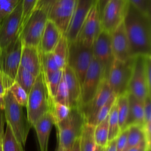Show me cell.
Here are the masks:
<instances>
[{"instance_id": "36", "label": "cell", "mask_w": 151, "mask_h": 151, "mask_svg": "<svg viewBox=\"0 0 151 151\" xmlns=\"http://www.w3.org/2000/svg\"><path fill=\"white\" fill-rule=\"evenodd\" d=\"M18 103L22 107H26L28 101V93L17 82H14L8 89Z\"/></svg>"}, {"instance_id": "2", "label": "cell", "mask_w": 151, "mask_h": 151, "mask_svg": "<svg viewBox=\"0 0 151 151\" xmlns=\"http://www.w3.org/2000/svg\"><path fill=\"white\" fill-rule=\"evenodd\" d=\"M4 113L5 121L9 124L17 140L24 146L31 127L27 117L9 90L4 95Z\"/></svg>"}, {"instance_id": "38", "label": "cell", "mask_w": 151, "mask_h": 151, "mask_svg": "<svg viewBox=\"0 0 151 151\" xmlns=\"http://www.w3.org/2000/svg\"><path fill=\"white\" fill-rule=\"evenodd\" d=\"M38 1L39 0H22V14L19 32H21L22 28H23L31 13L36 8Z\"/></svg>"}, {"instance_id": "15", "label": "cell", "mask_w": 151, "mask_h": 151, "mask_svg": "<svg viewBox=\"0 0 151 151\" xmlns=\"http://www.w3.org/2000/svg\"><path fill=\"white\" fill-rule=\"evenodd\" d=\"M101 30L100 17L96 1L84 21L76 40L87 46L92 47Z\"/></svg>"}, {"instance_id": "37", "label": "cell", "mask_w": 151, "mask_h": 151, "mask_svg": "<svg viewBox=\"0 0 151 151\" xmlns=\"http://www.w3.org/2000/svg\"><path fill=\"white\" fill-rule=\"evenodd\" d=\"M52 100L54 101L61 103L62 104L69 107L68 91L65 82L63 78V77H62L61 80L58 85L55 97H54Z\"/></svg>"}, {"instance_id": "20", "label": "cell", "mask_w": 151, "mask_h": 151, "mask_svg": "<svg viewBox=\"0 0 151 151\" xmlns=\"http://www.w3.org/2000/svg\"><path fill=\"white\" fill-rule=\"evenodd\" d=\"M63 35L57 25L52 21L48 19L42 35L38 49L43 53L52 52Z\"/></svg>"}, {"instance_id": "3", "label": "cell", "mask_w": 151, "mask_h": 151, "mask_svg": "<svg viewBox=\"0 0 151 151\" xmlns=\"http://www.w3.org/2000/svg\"><path fill=\"white\" fill-rule=\"evenodd\" d=\"M86 123L84 116L78 107H71L68 115L63 120L54 124L57 130L58 144L69 151L76 139L80 137Z\"/></svg>"}, {"instance_id": "7", "label": "cell", "mask_w": 151, "mask_h": 151, "mask_svg": "<svg viewBox=\"0 0 151 151\" xmlns=\"http://www.w3.org/2000/svg\"><path fill=\"white\" fill-rule=\"evenodd\" d=\"M93 58L92 47L77 40L68 42L67 65L74 71L80 85Z\"/></svg>"}, {"instance_id": "14", "label": "cell", "mask_w": 151, "mask_h": 151, "mask_svg": "<svg viewBox=\"0 0 151 151\" xmlns=\"http://www.w3.org/2000/svg\"><path fill=\"white\" fill-rule=\"evenodd\" d=\"M22 0L0 24V51L18 36L22 20Z\"/></svg>"}, {"instance_id": "30", "label": "cell", "mask_w": 151, "mask_h": 151, "mask_svg": "<svg viewBox=\"0 0 151 151\" xmlns=\"http://www.w3.org/2000/svg\"><path fill=\"white\" fill-rule=\"evenodd\" d=\"M63 70H58L50 75L45 76L42 74L49 97L52 100L55 97L57 88L63 77Z\"/></svg>"}, {"instance_id": "5", "label": "cell", "mask_w": 151, "mask_h": 151, "mask_svg": "<svg viewBox=\"0 0 151 151\" xmlns=\"http://www.w3.org/2000/svg\"><path fill=\"white\" fill-rule=\"evenodd\" d=\"M22 43L19 36L0 51V74L7 90L15 82L20 66Z\"/></svg>"}, {"instance_id": "6", "label": "cell", "mask_w": 151, "mask_h": 151, "mask_svg": "<svg viewBox=\"0 0 151 151\" xmlns=\"http://www.w3.org/2000/svg\"><path fill=\"white\" fill-rule=\"evenodd\" d=\"M76 0H39L36 8L43 9L64 35L68 28Z\"/></svg>"}, {"instance_id": "17", "label": "cell", "mask_w": 151, "mask_h": 151, "mask_svg": "<svg viewBox=\"0 0 151 151\" xmlns=\"http://www.w3.org/2000/svg\"><path fill=\"white\" fill-rule=\"evenodd\" d=\"M112 92L106 79H103L93 99L87 105L80 108L86 119V123H91L100 109L107 102Z\"/></svg>"}, {"instance_id": "16", "label": "cell", "mask_w": 151, "mask_h": 151, "mask_svg": "<svg viewBox=\"0 0 151 151\" xmlns=\"http://www.w3.org/2000/svg\"><path fill=\"white\" fill-rule=\"evenodd\" d=\"M97 0H76L68 28L64 34L68 42L77 39L80 28Z\"/></svg>"}, {"instance_id": "12", "label": "cell", "mask_w": 151, "mask_h": 151, "mask_svg": "<svg viewBox=\"0 0 151 151\" xmlns=\"http://www.w3.org/2000/svg\"><path fill=\"white\" fill-rule=\"evenodd\" d=\"M103 80L100 65L93 58L81 85V95L78 107L81 108L91 101Z\"/></svg>"}, {"instance_id": "47", "label": "cell", "mask_w": 151, "mask_h": 151, "mask_svg": "<svg viewBox=\"0 0 151 151\" xmlns=\"http://www.w3.org/2000/svg\"><path fill=\"white\" fill-rule=\"evenodd\" d=\"M116 139L109 141L106 147V151H116Z\"/></svg>"}, {"instance_id": "53", "label": "cell", "mask_w": 151, "mask_h": 151, "mask_svg": "<svg viewBox=\"0 0 151 151\" xmlns=\"http://www.w3.org/2000/svg\"><path fill=\"white\" fill-rule=\"evenodd\" d=\"M0 151H2V142L0 141Z\"/></svg>"}, {"instance_id": "49", "label": "cell", "mask_w": 151, "mask_h": 151, "mask_svg": "<svg viewBox=\"0 0 151 151\" xmlns=\"http://www.w3.org/2000/svg\"><path fill=\"white\" fill-rule=\"evenodd\" d=\"M6 91V90L5 88L4 84H3V81H2V79L0 74V93L2 95H5V93Z\"/></svg>"}, {"instance_id": "42", "label": "cell", "mask_w": 151, "mask_h": 151, "mask_svg": "<svg viewBox=\"0 0 151 151\" xmlns=\"http://www.w3.org/2000/svg\"><path fill=\"white\" fill-rule=\"evenodd\" d=\"M128 135L127 128L122 131L116 138V151H123L127 143V138Z\"/></svg>"}, {"instance_id": "40", "label": "cell", "mask_w": 151, "mask_h": 151, "mask_svg": "<svg viewBox=\"0 0 151 151\" xmlns=\"http://www.w3.org/2000/svg\"><path fill=\"white\" fill-rule=\"evenodd\" d=\"M129 2L140 11L151 15V0H129Z\"/></svg>"}, {"instance_id": "4", "label": "cell", "mask_w": 151, "mask_h": 151, "mask_svg": "<svg viewBox=\"0 0 151 151\" xmlns=\"http://www.w3.org/2000/svg\"><path fill=\"white\" fill-rule=\"evenodd\" d=\"M49 97L42 72L37 77L34 84L28 94L26 106L27 119L33 127L35 123L50 110Z\"/></svg>"}, {"instance_id": "8", "label": "cell", "mask_w": 151, "mask_h": 151, "mask_svg": "<svg viewBox=\"0 0 151 151\" xmlns=\"http://www.w3.org/2000/svg\"><path fill=\"white\" fill-rule=\"evenodd\" d=\"M48 19L47 14L43 9L36 8L33 11L19 34L22 45L39 48L42 35Z\"/></svg>"}, {"instance_id": "13", "label": "cell", "mask_w": 151, "mask_h": 151, "mask_svg": "<svg viewBox=\"0 0 151 151\" xmlns=\"http://www.w3.org/2000/svg\"><path fill=\"white\" fill-rule=\"evenodd\" d=\"M133 58L132 73L127 92L143 102L144 100L151 94V89L147 85L144 72L145 56L139 55Z\"/></svg>"}, {"instance_id": "44", "label": "cell", "mask_w": 151, "mask_h": 151, "mask_svg": "<svg viewBox=\"0 0 151 151\" xmlns=\"http://www.w3.org/2000/svg\"><path fill=\"white\" fill-rule=\"evenodd\" d=\"M5 121V113L4 109L0 108V141L2 142L4 135V123Z\"/></svg>"}, {"instance_id": "39", "label": "cell", "mask_w": 151, "mask_h": 151, "mask_svg": "<svg viewBox=\"0 0 151 151\" xmlns=\"http://www.w3.org/2000/svg\"><path fill=\"white\" fill-rule=\"evenodd\" d=\"M21 0H0V24L17 6Z\"/></svg>"}, {"instance_id": "43", "label": "cell", "mask_w": 151, "mask_h": 151, "mask_svg": "<svg viewBox=\"0 0 151 151\" xmlns=\"http://www.w3.org/2000/svg\"><path fill=\"white\" fill-rule=\"evenodd\" d=\"M144 72L147 85L151 89V55L145 56Z\"/></svg>"}, {"instance_id": "26", "label": "cell", "mask_w": 151, "mask_h": 151, "mask_svg": "<svg viewBox=\"0 0 151 151\" xmlns=\"http://www.w3.org/2000/svg\"><path fill=\"white\" fill-rule=\"evenodd\" d=\"M119 124L121 132L126 129V124L129 111L128 92L116 97Z\"/></svg>"}, {"instance_id": "50", "label": "cell", "mask_w": 151, "mask_h": 151, "mask_svg": "<svg viewBox=\"0 0 151 151\" xmlns=\"http://www.w3.org/2000/svg\"><path fill=\"white\" fill-rule=\"evenodd\" d=\"M0 108L4 109V96L0 93Z\"/></svg>"}, {"instance_id": "1", "label": "cell", "mask_w": 151, "mask_h": 151, "mask_svg": "<svg viewBox=\"0 0 151 151\" xmlns=\"http://www.w3.org/2000/svg\"><path fill=\"white\" fill-rule=\"evenodd\" d=\"M123 24L131 57L151 55V15L129 2Z\"/></svg>"}, {"instance_id": "21", "label": "cell", "mask_w": 151, "mask_h": 151, "mask_svg": "<svg viewBox=\"0 0 151 151\" xmlns=\"http://www.w3.org/2000/svg\"><path fill=\"white\" fill-rule=\"evenodd\" d=\"M54 124V119L50 111H48L34 125L35 130L40 151H48V140L51 130Z\"/></svg>"}, {"instance_id": "41", "label": "cell", "mask_w": 151, "mask_h": 151, "mask_svg": "<svg viewBox=\"0 0 151 151\" xmlns=\"http://www.w3.org/2000/svg\"><path fill=\"white\" fill-rule=\"evenodd\" d=\"M144 123L143 125L151 124V102L150 95L148 96L143 101Z\"/></svg>"}, {"instance_id": "19", "label": "cell", "mask_w": 151, "mask_h": 151, "mask_svg": "<svg viewBox=\"0 0 151 151\" xmlns=\"http://www.w3.org/2000/svg\"><path fill=\"white\" fill-rule=\"evenodd\" d=\"M20 66L37 77L41 73L40 50L37 47L22 45Z\"/></svg>"}, {"instance_id": "31", "label": "cell", "mask_w": 151, "mask_h": 151, "mask_svg": "<svg viewBox=\"0 0 151 151\" xmlns=\"http://www.w3.org/2000/svg\"><path fill=\"white\" fill-rule=\"evenodd\" d=\"M120 132L121 130L119 124L117 104L116 101H115L109 114V142L116 139Z\"/></svg>"}, {"instance_id": "24", "label": "cell", "mask_w": 151, "mask_h": 151, "mask_svg": "<svg viewBox=\"0 0 151 151\" xmlns=\"http://www.w3.org/2000/svg\"><path fill=\"white\" fill-rule=\"evenodd\" d=\"M94 126L86 123L80 136V151H95L96 143L94 137Z\"/></svg>"}, {"instance_id": "23", "label": "cell", "mask_w": 151, "mask_h": 151, "mask_svg": "<svg viewBox=\"0 0 151 151\" xmlns=\"http://www.w3.org/2000/svg\"><path fill=\"white\" fill-rule=\"evenodd\" d=\"M129 111L126 128L133 124L143 126L144 123L143 103L128 93Z\"/></svg>"}, {"instance_id": "34", "label": "cell", "mask_w": 151, "mask_h": 151, "mask_svg": "<svg viewBox=\"0 0 151 151\" xmlns=\"http://www.w3.org/2000/svg\"><path fill=\"white\" fill-rule=\"evenodd\" d=\"M70 108L61 103L54 101L50 99V110L54 119V124L65 119L69 114Z\"/></svg>"}, {"instance_id": "51", "label": "cell", "mask_w": 151, "mask_h": 151, "mask_svg": "<svg viewBox=\"0 0 151 151\" xmlns=\"http://www.w3.org/2000/svg\"><path fill=\"white\" fill-rule=\"evenodd\" d=\"M106 147H102L96 145L95 151H106Z\"/></svg>"}, {"instance_id": "33", "label": "cell", "mask_w": 151, "mask_h": 151, "mask_svg": "<svg viewBox=\"0 0 151 151\" xmlns=\"http://www.w3.org/2000/svg\"><path fill=\"white\" fill-rule=\"evenodd\" d=\"M40 58L41 72L43 75H50L58 70H61L58 67L52 52L43 53L40 51Z\"/></svg>"}, {"instance_id": "52", "label": "cell", "mask_w": 151, "mask_h": 151, "mask_svg": "<svg viewBox=\"0 0 151 151\" xmlns=\"http://www.w3.org/2000/svg\"><path fill=\"white\" fill-rule=\"evenodd\" d=\"M57 151H65V150L64 149V148L60 144H58Z\"/></svg>"}, {"instance_id": "10", "label": "cell", "mask_w": 151, "mask_h": 151, "mask_svg": "<svg viewBox=\"0 0 151 151\" xmlns=\"http://www.w3.org/2000/svg\"><path fill=\"white\" fill-rule=\"evenodd\" d=\"M129 0H110L100 16L101 29L111 34L123 21L129 5Z\"/></svg>"}, {"instance_id": "29", "label": "cell", "mask_w": 151, "mask_h": 151, "mask_svg": "<svg viewBox=\"0 0 151 151\" xmlns=\"http://www.w3.org/2000/svg\"><path fill=\"white\" fill-rule=\"evenodd\" d=\"M2 151H24L23 146L17 140L11 126L8 123L2 140Z\"/></svg>"}, {"instance_id": "46", "label": "cell", "mask_w": 151, "mask_h": 151, "mask_svg": "<svg viewBox=\"0 0 151 151\" xmlns=\"http://www.w3.org/2000/svg\"><path fill=\"white\" fill-rule=\"evenodd\" d=\"M110 0H97V6H98V9L99 11L100 17L101 16V14L102 13V11L104 9L105 5L107 4V3Z\"/></svg>"}, {"instance_id": "9", "label": "cell", "mask_w": 151, "mask_h": 151, "mask_svg": "<svg viewBox=\"0 0 151 151\" xmlns=\"http://www.w3.org/2000/svg\"><path fill=\"white\" fill-rule=\"evenodd\" d=\"M133 58L127 61L114 59L107 78V83L116 97L127 92L133 69Z\"/></svg>"}, {"instance_id": "27", "label": "cell", "mask_w": 151, "mask_h": 151, "mask_svg": "<svg viewBox=\"0 0 151 151\" xmlns=\"http://www.w3.org/2000/svg\"><path fill=\"white\" fill-rule=\"evenodd\" d=\"M109 115L99 124L94 126V137L96 145L107 147L109 140Z\"/></svg>"}, {"instance_id": "18", "label": "cell", "mask_w": 151, "mask_h": 151, "mask_svg": "<svg viewBox=\"0 0 151 151\" xmlns=\"http://www.w3.org/2000/svg\"><path fill=\"white\" fill-rule=\"evenodd\" d=\"M111 45L114 59L127 61L132 57L129 42L123 22L110 34Z\"/></svg>"}, {"instance_id": "11", "label": "cell", "mask_w": 151, "mask_h": 151, "mask_svg": "<svg viewBox=\"0 0 151 151\" xmlns=\"http://www.w3.org/2000/svg\"><path fill=\"white\" fill-rule=\"evenodd\" d=\"M92 48L94 58L100 65L103 79L107 80L114 60L111 45L110 34L101 30L94 41Z\"/></svg>"}, {"instance_id": "32", "label": "cell", "mask_w": 151, "mask_h": 151, "mask_svg": "<svg viewBox=\"0 0 151 151\" xmlns=\"http://www.w3.org/2000/svg\"><path fill=\"white\" fill-rule=\"evenodd\" d=\"M37 77L30 72L19 66L17 71L15 81L21 86L28 94L35 83Z\"/></svg>"}, {"instance_id": "25", "label": "cell", "mask_w": 151, "mask_h": 151, "mask_svg": "<svg viewBox=\"0 0 151 151\" xmlns=\"http://www.w3.org/2000/svg\"><path fill=\"white\" fill-rule=\"evenodd\" d=\"M68 47V42L65 35H63L52 52L56 63L61 70H63L67 65Z\"/></svg>"}, {"instance_id": "28", "label": "cell", "mask_w": 151, "mask_h": 151, "mask_svg": "<svg viewBox=\"0 0 151 151\" xmlns=\"http://www.w3.org/2000/svg\"><path fill=\"white\" fill-rule=\"evenodd\" d=\"M127 143L123 151H127L132 147L139 144L145 140V134L142 126L133 124L129 126Z\"/></svg>"}, {"instance_id": "45", "label": "cell", "mask_w": 151, "mask_h": 151, "mask_svg": "<svg viewBox=\"0 0 151 151\" xmlns=\"http://www.w3.org/2000/svg\"><path fill=\"white\" fill-rule=\"evenodd\" d=\"M127 151H150V149H149L147 146L145 140H143L139 144L136 146L131 147Z\"/></svg>"}, {"instance_id": "35", "label": "cell", "mask_w": 151, "mask_h": 151, "mask_svg": "<svg viewBox=\"0 0 151 151\" xmlns=\"http://www.w3.org/2000/svg\"><path fill=\"white\" fill-rule=\"evenodd\" d=\"M116 96L113 93L111 95L107 102L100 109L99 111L97 113L91 123V125L96 126L109 115V112L116 101Z\"/></svg>"}, {"instance_id": "48", "label": "cell", "mask_w": 151, "mask_h": 151, "mask_svg": "<svg viewBox=\"0 0 151 151\" xmlns=\"http://www.w3.org/2000/svg\"><path fill=\"white\" fill-rule=\"evenodd\" d=\"M69 151H80V137L76 140Z\"/></svg>"}, {"instance_id": "22", "label": "cell", "mask_w": 151, "mask_h": 151, "mask_svg": "<svg viewBox=\"0 0 151 151\" xmlns=\"http://www.w3.org/2000/svg\"><path fill=\"white\" fill-rule=\"evenodd\" d=\"M63 77L69 94V107H78L81 95V85L74 71L66 65L63 70Z\"/></svg>"}]
</instances>
